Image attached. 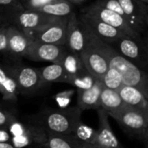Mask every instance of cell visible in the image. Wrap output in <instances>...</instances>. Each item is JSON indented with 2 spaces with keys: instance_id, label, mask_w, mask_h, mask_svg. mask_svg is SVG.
Listing matches in <instances>:
<instances>
[{
  "instance_id": "cell-37",
  "label": "cell",
  "mask_w": 148,
  "mask_h": 148,
  "mask_svg": "<svg viewBox=\"0 0 148 148\" xmlns=\"http://www.w3.org/2000/svg\"><path fill=\"white\" fill-rule=\"evenodd\" d=\"M140 1H142L143 3H147V4L148 3V0H140Z\"/></svg>"
},
{
  "instance_id": "cell-9",
  "label": "cell",
  "mask_w": 148,
  "mask_h": 148,
  "mask_svg": "<svg viewBox=\"0 0 148 148\" xmlns=\"http://www.w3.org/2000/svg\"><path fill=\"white\" fill-rule=\"evenodd\" d=\"M114 47L121 56L140 67L147 62V50L143 47L140 38H133L129 36H122L115 41ZM110 44V45H113Z\"/></svg>"
},
{
  "instance_id": "cell-17",
  "label": "cell",
  "mask_w": 148,
  "mask_h": 148,
  "mask_svg": "<svg viewBox=\"0 0 148 148\" xmlns=\"http://www.w3.org/2000/svg\"><path fill=\"white\" fill-rule=\"evenodd\" d=\"M103 88L101 81L96 80L91 88L77 90V107L82 112L88 109L100 108V96Z\"/></svg>"
},
{
  "instance_id": "cell-21",
  "label": "cell",
  "mask_w": 148,
  "mask_h": 148,
  "mask_svg": "<svg viewBox=\"0 0 148 148\" xmlns=\"http://www.w3.org/2000/svg\"><path fill=\"white\" fill-rule=\"evenodd\" d=\"M125 106L118 91L103 88L100 96V108L112 115Z\"/></svg>"
},
{
  "instance_id": "cell-19",
  "label": "cell",
  "mask_w": 148,
  "mask_h": 148,
  "mask_svg": "<svg viewBox=\"0 0 148 148\" xmlns=\"http://www.w3.org/2000/svg\"><path fill=\"white\" fill-rule=\"evenodd\" d=\"M0 94L3 99L8 102H16L19 91L16 82L11 74L0 66Z\"/></svg>"
},
{
  "instance_id": "cell-31",
  "label": "cell",
  "mask_w": 148,
  "mask_h": 148,
  "mask_svg": "<svg viewBox=\"0 0 148 148\" xmlns=\"http://www.w3.org/2000/svg\"><path fill=\"white\" fill-rule=\"evenodd\" d=\"M16 114L0 106V127L6 128Z\"/></svg>"
},
{
  "instance_id": "cell-13",
  "label": "cell",
  "mask_w": 148,
  "mask_h": 148,
  "mask_svg": "<svg viewBox=\"0 0 148 148\" xmlns=\"http://www.w3.org/2000/svg\"><path fill=\"white\" fill-rule=\"evenodd\" d=\"M66 47L34 41L25 56V58L35 62H47L58 63Z\"/></svg>"
},
{
  "instance_id": "cell-7",
  "label": "cell",
  "mask_w": 148,
  "mask_h": 148,
  "mask_svg": "<svg viewBox=\"0 0 148 148\" xmlns=\"http://www.w3.org/2000/svg\"><path fill=\"white\" fill-rule=\"evenodd\" d=\"M58 18L59 17L47 15L39 10L24 9L16 14L10 20L9 24L14 25L22 29L23 32L29 34L56 21Z\"/></svg>"
},
{
  "instance_id": "cell-23",
  "label": "cell",
  "mask_w": 148,
  "mask_h": 148,
  "mask_svg": "<svg viewBox=\"0 0 148 148\" xmlns=\"http://www.w3.org/2000/svg\"><path fill=\"white\" fill-rule=\"evenodd\" d=\"M95 134L96 130L80 121L75 126L69 136H71L76 141L79 147H82L87 145H94L95 140Z\"/></svg>"
},
{
  "instance_id": "cell-16",
  "label": "cell",
  "mask_w": 148,
  "mask_h": 148,
  "mask_svg": "<svg viewBox=\"0 0 148 148\" xmlns=\"http://www.w3.org/2000/svg\"><path fill=\"white\" fill-rule=\"evenodd\" d=\"M86 44V36L80 20L78 19L75 13L72 12L68 16L65 46L73 53L80 55L85 49Z\"/></svg>"
},
{
  "instance_id": "cell-22",
  "label": "cell",
  "mask_w": 148,
  "mask_h": 148,
  "mask_svg": "<svg viewBox=\"0 0 148 148\" xmlns=\"http://www.w3.org/2000/svg\"><path fill=\"white\" fill-rule=\"evenodd\" d=\"M38 69L43 86L52 82L67 83L68 82V75L60 63H51Z\"/></svg>"
},
{
  "instance_id": "cell-26",
  "label": "cell",
  "mask_w": 148,
  "mask_h": 148,
  "mask_svg": "<svg viewBox=\"0 0 148 148\" xmlns=\"http://www.w3.org/2000/svg\"><path fill=\"white\" fill-rule=\"evenodd\" d=\"M23 10L24 8L18 0H0V17L5 23H10V20Z\"/></svg>"
},
{
  "instance_id": "cell-12",
  "label": "cell",
  "mask_w": 148,
  "mask_h": 148,
  "mask_svg": "<svg viewBox=\"0 0 148 148\" xmlns=\"http://www.w3.org/2000/svg\"><path fill=\"white\" fill-rule=\"evenodd\" d=\"M125 16L134 29L140 34L147 24V4L140 0H118Z\"/></svg>"
},
{
  "instance_id": "cell-25",
  "label": "cell",
  "mask_w": 148,
  "mask_h": 148,
  "mask_svg": "<svg viewBox=\"0 0 148 148\" xmlns=\"http://www.w3.org/2000/svg\"><path fill=\"white\" fill-rule=\"evenodd\" d=\"M44 148H79L76 141L69 135L49 134L47 140L42 146Z\"/></svg>"
},
{
  "instance_id": "cell-6",
  "label": "cell",
  "mask_w": 148,
  "mask_h": 148,
  "mask_svg": "<svg viewBox=\"0 0 148 148\" xmlns=\"http://www.w3.org/2000/svg\"><path fill=\"white\" fill-rule=\"evenodd\" d=\"M7 70L15 79L20 95H31L43 87L39 69L23 64H14Z\"/></svg>"
},
{
  "instance_id": "cell-27",
  "label": "cell",
  "mask_w": 148,
  "mask_h": 148,
  "mask_svg": "<svg viewBox=\"0 0 148 148\" xmlns=\"http://www.w3.org/2000/svg\"><path fill=\"white\" fill-rule=\"evenodd\" d=\"M101 81L104 88L116 91H118L124 85L121 74L116 69L109 67Z\"/></svg>"
},
{
  "instance_id": "cell-33",
  "label": "cell",
  "mask_w": 148,
  "mask_h": 148,
  "mask_svg": "<svg viewBox=\"0 0 148 148\" xmlns=\"http://www.w3.org/2000/svg\"><path fill=\"white\" fill-rule=\"evenodd\" d=\"M10 135L6 128L0 127V142H10Z\"/></svg>"
},
{
  "instance_id": "cell-24",
  "label": "cell",
  "mask_w": 148,
  "mask_h": 148,
  "mask_svg": "<svg viewBox=\"0 0 148 148\" xmlns=\"http://www.w3.org/2000/svg\"><path fill=\"white\" fill-rule=\"evenodd\" d=\"M72 3L68 0H56L44 5L39 10L42 13L56 17H68L72 13Z\"/></svg>"
},
{
  "instance_id": "cell-32",
  "label": "cell",
  "mask_w": 148,
  "mask_h": 148,
  "mask_svg": "<svg viewBox=\"0 0 148 148\" xmlns=\"http://www.w3.org/2000/svg\"><path fill=\"white\" fill-rule=\"evenodd\" d=\"M9 23H3L0 25V53L8 52L7 45V35L6 29Z\"/></svg>"
},
{
  "instance_id": "cell-30",
  "label": "cell",
  "mask_w": 148,
  "mask_h": 148,
  "mask_svg": "<svg viewBox=\"0 0 148 148\" xmlns=\"http://www.w3.org/2000/svg\"><path fill=\"white\" fill-rule=\"evenodd\" d=\"M97 2L103 7H105L110 10H113L120 15L125 16L123 10H122L118 0H97Z\"/></svg>"
},
{
  "instance_id": "cell-15",
  "label": "cell",
  "mask_w": 148,
  "mask_h": 148,
  "mask_svg": "<svg viewBox=\"0 0 148 148\" xmlns=\"http://www.w3.org/2000/svg\"><path fill=\"white\" fill-rule=\"evenodd\" d=\"M96 110L99 118V127L96 130L94 146L101 148H122L121 142L111 128L108 121V114L101 108Z\"/></svg>"
},
{
  "instance_id": "cell-8",
  "label": "cell",
  "mask_w": 148,
  "mask_h": 148,
  "mask_svg": "<svg viewBox=\"0 0 148 148\" xmlns=\"http://www.w3.org/2000/svg\"><path fill=\"white\" fill-rule=\"evenodd\" d=\"M68 17H59L56 21L28 35L34 41L49 44L63 45L66 43Z\"/></svg>"
},
{
  "instance_id": "cell-3",
  "label": "cell",
  "mask_w": 148,
  "mask_h": 148,
  "mask_svg": "<svg viewBox=\"0 0 148 148\" xmlns=\"http://www.w3.org/2000/svg\"><path fill=\"white\" fill-rule=\"evenodd\" d=\"M82 111L77 107L47 109L32 117L47 133L69 135L81 121Z\"/></svg>"
},
{
  "instance_id": "cell-34",
  "label": "cell",
  "mask_w": 148,
  "mask_h": 148,
  "mask_svg": "<svg viewBox=\"0 0 148 148\" xmlns=\"http://www.w3.org/2000/svg\"><path fill=\"white\" fill-rule=\"evenodd\" d=\"M0 148H15L10 142H0Z\"/></svg>"
},
{
  "instance_id": "cell-20",
  "label": "cell",
  "mask_w": 148,
  "mask_h": 148,
  "mask_svg": "<svg viewBox=\"0 0 148 148\" xmlns=\"http://www.w3.org/2000/svg\"><path fill=\"white\" fill-rule=\"evenodd\" d=\"M64 69L67 75L68 80L70 77L77 76L87 73V69H85L79 55L73 53L67 48L65 49L62 56L59 62Z\"/></svg>"
},
{
  "instance_id": "cell-36",
  "label": "cell",
  "mask_w": 148,
  "mask_h": 148,
  "mask_svg": "<svg viewBox=\"0 0 148 148\" xmlns=\"http://www.w3.org/2000/svg\"><path fill=\"white\" fill-rule=\"evenodd\" d=\"M79 148H101L99 147H96V146H94V145H87V146H82V147H80Z\"/></svg>"
},
{
  "instance_id": "cell-29",
  "label": "cell",
  "mask_w": 148,
  "mask_h": 148,
  "mask_svg": "<svg viewBox=\"0 0 148 148\" xmlns=\"http://www.w3.org/2000/svg\"><path fill=\"white\" fill-rule=\"evenodd\" d=\"M23 7L26 10H39L44 5L56 0H18Z\"/></svg>"
},
{
  "instance_id": "cell-14",
  "label": "cell",
  "mask_w": 148,
  "mask_h": 148,
  "mask_svg": "<svg viewBox=\"0 0 148 148\" xmlns=\"http://www.w3.org/2000/svg\"><path fill=\"white\" fill-rule=\"evenodd\" d=\"M8 52L15 56L25 57L34 40L17 27L8 24L6 29Z\"/></svg>"
},
{
  "instance_id": "cell-39",
  "label": "cell",
  "mask_w": 148,
  "mask_h": 148,
  "mask_svg": "<svg viewBox=\"0 0 148 148\" xmlns=\"http://www.w3.org/2000/svg\"><path fill=\"white\" fill-rule=\"evenodd\" d=\"M36 148H44V147H36Z\"/></svg>"
},
{
  "instance_id": "cell-18",
  "label": "cell",
  "mask_w": 148,
  "mask_h": 148,
  "mask_svg": "<svg viewBox=\"0 0 148 148\" xmlns=\"http://www.w3.org/2000/svg\"><path fill=\"white\" fill-rule=\"evenodd\" d=\"M118 93L125 105L148 113V98L138 88L123 85Z\"/></svg>"
},
{
  "instance_id": "cell-40",
  "label": "cell",
  "mask_w": 148,
  "mask_h": 148,
  "mask_svg": "<svg viewBox=\"0 0 148 148\" xmlns=\"http://www.w3.org/2000/svg\"><path fill=\"white\" fill-rule=\"evenodd\" d=\"M0 20H1V21H2V22H3V20H2V18H1V17H0Z\"/></svg>"
},
{
  "instance_id": "cell-4",
  "label": "cell",
  "mask_w": 148,
  "mask_h": 148,
  "mask_svg": "<svg viewBox=\"0 0 148 148\" xmlns=\"http://www.w3.org/2000/svg\"><path fill=\"white\" fill-rule=\"evenodd\" d=\"M112 116L122 129L140 139H147L148 113L125 105Z\"/></svg>"
},
{
  "instance_id": "cell-2",
  "label": "cell",
  "mask_w": 148,
  "mask_h": 148,
  "mask_svg": "<svg viewBox=\"0 0 148 148\" xmlns=\"http://www.w3.org/2000/svg\"><path fill=\"white\" fill-rule=\"evenodd\" d=\"M10 135V143L15 148H36L42 147L48 133L32 117L29 120L14 116L6 127Z\"/></svg>"
},
{
  "instance_id": "cell-11",
  "label": "cell",
  "mask_w": 148,
  "mask_h": 148,
  "mask_svg": "<svg viewBox=\"0 0 148 148\" xmlns=\"http://www.w3.org/2000/svg\"><path fill=\"white\" fill-rule=\"evenodd\" d=\"M79 56L87 71L95 79L101 80L108 69V63L106 57L97 49L88 42Z\"/></svg>"
},
{
  "instance_id": "cell-35",
  "label": "cell",
  "mask_w": 148,
  "mask_h": 148,
  "mask_svg": "<svg viewBox=\"0 0 148 148\" xmlns=\"http://www.w3.org/2000/svg\"><path fill=\"white\" fill-rule=\"evenodd\" d=\"M69 2H70L71 3H81L82 2H84L85 0H68Z\"/></svg>"
},
{
  "instance_id": "cell-1",
  "label": "cell",
  "mask_w": 148,
  "mask_h": 148,
  "mask_svg": "<svg viewBox=\"0 0 148 148\" xmlns=\"http://www.w3.org/2000/svg\"><path fill=\"white\" fill-rule=\"evenodd\" d=\"M80 23L86 36V42L97 49L106 57L109 68L116 69L121 74L123 84L138 88L148 98V78L147 73L121 56L110 44L95 36L81 21Z\"/></svg>"
},
{
  "instance_id": "cell-28",
  "label": "cell",
  "mask_w": 148,
  "mask_h": 148,
  "mask_svg": "<svg viewBox=\"0 0 148 148\" xmlns=\"http://www.w3.org/2000/svg\"><path fill=\"white\" fill-rule=\"evenodd\" d=\"M96 80L97 79H95L93 75L87 72L83 75L69 78L67 83L75 87L77 90H84L91 88L95 84Z\"/></svg>"
},
{
  "instance_id": "cell-38",
  "label": "cell",
  "mask_w": 148,
  "mask_h": 148,
  "mask_svg": "<svg viewBox=\"0 0 148 148\" xmlns=\"http://www.w3.org/2000/svg\"><path fill=\"white\" fill-rule=\"evenodd\" d=\"M3 23H3V22H2V21L0 20V25H1V24H3Z\"/></svg>"
},
{
  "instance_id": "cell-10",
  "label": "cell",
  "mask_w": 148,
  "mask_h": 148,
  "mask_svg": "<svg viewBox=\"0 0 148 148\" xmlns=\"http://www.w3.org/2000/svg\"><path fill=\"white\" fill-rule=\"evenodd\" d=\"M95 36L101 41L113 44L115 41L122 36H127L119 29L110 26L109 24L101 21L100 19L83 12L79 19Z\"/></svg>"
},
{
  "instance_id": "cell-5",
  "label": "cell",
  "mask_w": 148,
  "mask_h": 148,
  "mask_svg": "<svg viewBox=\"0 0 148 148\" xmlns=\"http://www.w3.org/2000/svg\"><path fill=\"white\" fill-rule=\"evenodd\" d=\"M84 12L91 16H94L95 17L100 19L101 21L119 29L127 36L137 39L140 38V34H139L134 29V27L125 16L120 15L113 10H110L103 7L97 1L95 3L91 4L88 8H87Z\"/></svg>"
}]
</instances>
